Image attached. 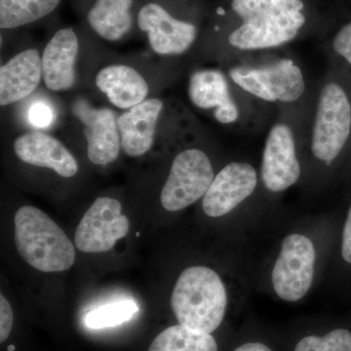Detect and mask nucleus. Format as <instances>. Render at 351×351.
<instances>
[{"mask_svg":"<svg viewBox=\"0 0 351 351\" xmlns=\"http://www.w3.org/2000/svg\"><path fill=\"white\" fill-rule=\"evenodd\" d=\"M232 7L243 23L228 41L240 50L282 45L294 39L306 23L302 0H232Z\"/></svg>","mask_w":351,"mask_h":351,"instance_id":"1","label":"nucleus"},{"mask_svg":"<svg viewBox=\"0 0 351 351\" xmlns=\"http://www.w3.org/2000/svg\"><path fill=\"white\" fill-rule=\"evenodd\" d=\"M171 306L180 325L211 334L225 318L228 306L225 285L209 267H188L175 284Z\"/></svg>","mask_w":351,"mask_h":351,"instance_id":"2","label":"nucleus"},{"mask_svg":"<svg viewBox=\"0 0 351 351\" xmlns=\"http://www.w3.org/2000/svg\"><path fill=\"white\" fill-rule=\"evenodd\" d=\"M14 239L21 257L39 271H66L75 262L73 242L38 208L21 207L14 216Z\"/></svg>","mask_w":351,"mask_h":351,"instance_id":"3","label":"nucleus"},{"mask_svg":"<svg viewBox=\"0 0 351 351\" xmlns=\"http://www.w3.org/2000/svg\"><path fill=\"white\" fill-rule=\"evenodd\" d=\"M351 130V105L345 90L328 83L321 90L311 140V151L318 160L330 163L339 156Z\"/></svg>","mask_w":351,"mask_h":351,"instance_id":"4","label":"nucleus"},{"mask_svg":"<svg viewBox=\"0 0 351 351\" xmlns=\"http://www.w3.org/2000/svg\"><path fill=\"white\" fill-rule=\"evenodd\" d=\"M215 178L209 156L199 149H184L175 156L160 193L164 209L178 212L203 198Z\"/></svg>","mask_w":351,"mask_h":351,"instance_id":"5","label":"nucleus"},{"mask_svg":"<svg viewBox=\"0 0 351 351\" xmlns=\"http://www.w3.org/2000/svg\"><path fill=\"white\" fill-rule=\"evenodd\" d=\"M136 25L145 34L149 47L159 56H178L191 49L198 29L178 19L157 0H142L136 8Z\"/></svg>","mask_w":351,"mask_h":351,"instance_id":"6","label":"nucleus"},{"mask_svg":"<svg viewBox=\"0 0 351 351\" xmlns=\"http://www.w3.org/2000/svg\"><path fill=\"white\" fill-rule=\"evenodd\" d=\"M315 260V248L308 237L295 233L283 240L271 274L278 298L295 302L307 294L313 281Z\"/></svg>","mask_w":351,"mask_h":351,"instance_id":"7","label":"nucleus"},{"mask_svg":"<svg viewBox=\"0 0 351 351\" xmlns=\"http://www.w3.org/2000/svg\"><path fill=\"white\" fill-rule=\"evenodd\" d=\"M230 76L241 89L263 101L292 103L306 89L301 69L291 60L263 68H233Z\"/></svg>","mask_w":351,"mask_h":351,"instance_id":"8","label":"nucleus"},{"mask_svg":"<svg viewBox=\"0 0 351 351\" xmlns=\"http://www.w3.org/2000/svg\"><path fill=\"white\" fill-rule=\"evenodd\" d=\"M130 223L122 213V205L115 198L101 196L94 201L80 219L75 244L83 253H104L112 250L117 240L123 239Z\"/></svg>","mask_w":351,"mask_h":351,"instance_id":"9","label":"nucleus"},{"mask_svg":"<svg viewBox=\"0 0 351 351\" xmlns=\"http://www.w3.org/2000/svg\"><path fill=\"white\" fill-rule=\"evenodd\" d=\"M73 112L82 124L90 162L98 166L114 162L121 149L119 117L114 110L93 107L88 101L80 100L76 101Z\"/></svg>","mask_w":351,"mask_h":351,"instance_id":"10","label":"nucleus"},{"mask_svg":"<svg viewBox=\"0 0 351 351\" xmlns=\"http://www.w3.org/2000/svg\"><path fill=\"white\" fill-rule=\"evenodd\" d=\"M300 176L301 166L295 154L293 132L286 124H276L270 129L263 149V184L271 193H282L294 186Z\"/></svg>","mask_w":351,"mask_h":351,"instance_id":"11","label":"nucleus"},{"mask_svg":"<svg viewBox=\"0 0 351 351\" xmlns=\"http://www.w3.org/2000/svg\"><path fill=\"white\" fill-rule=\"evenodd\" d=\"M257 184V171L250 164L228 163L203 196V211L211 218L226 216L255 191Z\"/></svg>","mask_w":351,"mask_h":351,"instance_id":"12","label":"nucleus"},{"mask_svg":"<svg viewBox=\"0 0 351 351\" xmlns=\"http://www.w3.org/2000/svg\"><path fill=\"white\" fill-rule=\"evenodd\" d=\"M80 47V38L71 27H60L45 44L41 62L44 85L49 91H69L75 86Z\"/></svg>","mask_w":351,"mask_h":351,"instance_id":"13","label":"nucleus"},{"mask_svg":"<svg viewBox=\"0 0 351 351\" xmlns=\"http://www.w3.org/2000/svg\"><path fill=\"white\" fill-rule=\"evenodd\" d=\"M13 151L22 162L47 168L63 178H73L80 166L73 154L54 136L41 131L21 134L13 143Z\"/></svg>","mask_w":351,"mask_h":351,"instance_id":"14","label":"nucleus"},{"mask_svg":"<svg viewBox=\"0 0 351 351\" xmlns=\"http://www.w3.org/2000/svg\"><path fill=\"white\" fill-rule=\"evenodd\" d=\"M163 110L161 99L149 98L119 115L121 149L127 156L140 157L151 151Z\"/></svg>","mask_w":351,"mask_h":351,"instance_id":"15","label":"nucleus"},{"mask_svg":"<svg viewBox=\"0 0 351 351\" xmlns=\"http://www.w3.org/2000/svg\"><path fill=\"white\" fill-rule=\"evenodd\" d=\"M43 80L41 54L27 48L11 57L0 68V105H13L34 93Z\"/></svg>","mask_w":351,"mask_h":351,"instance_id":"16","label":"nucleus"},{"mask_svg":"<svg viewBox=\"0 0 351 351\" xmlns=\"http://www.w3.org/2000/svg\"><path fill=\"white\" fill-rule=\"evenodd\" d=\"M189 100L201 110H213L219 123L232 124L239 117L226 76L217 69H200L189 78Z\"/></svg>","mask_w":351,"mask_h":351,"instance_id":"17","label":"nucleus"},{"mask_svg":"<svg viewBox=\"0 0 351 351\" xmlns=\"http://www.w3.org/2000/svg\"><path fill=\"white\" fill-rule=\"evenodd\" d=\"M95 85L119 110H128L149 98V84L134 66L112 64L95 76Z\"/></svg>","mask_w":351,"mask_h":351,"instance_id":"18","label":"nucleus"},{"mask_svg":"<svg viewBox=\"0 0 351 351\" xmlns=\"http://www.w3.org/2000/svg\"><path fill=\"white\" fill-rule=\"evenodd\" d=\"M135 0H86L85 22L99 38L117 43L130 34L136 25Z\"/></svg>","mask_w":351,"mask_h":351,"instance_id":"19","label":"nucleus"},{"mask_svg":"<svg viewBox=\"0 0 351 351\" xmlns=\"http://www.w3.org/2000/svg\"><path fill=\"white\" fill-rule=\"evenodd\" d=\"M62 0H0V29L13 31L45 19Z\"/></svg>","mask_w":351,"mask_h":351,"instance_id":"20","label":"nucleus"},{"mask_svg":"<svg viewBox=\"0 0 351 351\" xmlns=\"http://www.w3.org/2000/svg\"><path fill=\"white\" fill-rule=\"evenodd\" d=\"M149 351H218L211 335L176 325L161 332L152 341Z\"/></svg>","mask_w":351,"mask_h":351,"instance_id":"21","label":"nucleus"},{"mask_svg":"<svg viewBox=\"0 0 351 351\" xmlns=\"http://www.w3.org/2000/svg\"><path fill=\"white\" fill-rule=\"evenodd\" d=\"M138 311V304L128 300L112 302L88 313L85 323L91 329L114 327L130 320Z\"/></svg>","mask_w":351,"mask_h":351,"instance_id":"22","label":"nucleus"},{"mask_svg":"<svg viewBox=\"0 0 351 351\" xmlns=\"http://www.w3.org/2000/svg\"><path fill=\"white\" fill-rule=\"evenodd\" d=\"M295 351H351V332L339 328L323 337H306L298 343Z\"/></svg>","mask_w":351,"mask_h":351,"instance_id":"23","label":"nucleus"},{"mask_svg":"<svg viewBox=\"0 0 351 351\" xmlns=\"http://www.w3.org/2000/svg\"><path fill=\"white\" fill-rule=\"evenodd\" d=\"M27 119L34 127L41 129L47 128L53 123L54 113L47 104L38 101L29 108Z\"/></svg>","mask_w":351,"mask_h":351,"instance_id":"24","label":"nucleus"},{"mask_svg":"<svg viewBox=\"0 0 351 351\" xmlns=\"http://www.w3.org/2000/svg\"><path fill=\"white\" fill-rule=\"evenodd\" d=\"M332 47L351 66V22L339 29L332 41Z\"/></svg>","mask_w":351,"mask_h":351,"instance_id":"25","label":"nucleus"},{"mask_svg":"<svg viewBox=\"0 0 351 351\" xmlns=\"http://www.w3.org/2000/svg\"><path fill=\"white\" fill-rule=\"evenodd\" d=\"M13 327V311L10 302L0 295V343H4L10 336Z\"/></svg>","mask_w":351,"mask_h":351,"instance_id":"26","label":"nucleus"},{"mask_svg":"<svg viewBox=\"0 0 351 351\" xmlns=\"http://www.w3.org/2000/svg\"><path fill=\"white\" fill-rule=\"evenodd\" d=\"M341 256L346 263L351 265V206L348 210V217L343 230L341 239Z\"/></svg>","mask_w":351,"mask_h":351,"instance_id":"27","label":"nucleus"},{"mask_svg":"<svg viewBox=\"0 0 351 351\" xmlns=\"http://www.w3.org/2000/svg\"><path fill=\"white\" fill-rule=\"evenodd\" d=\"M233 351H272L269 346L261 343H247Z\"/></svg>","mask_w":351,"mask_h":351,"instance_id":"28","label":"nucleus"},{"mask_svg":"<svg viewBox=\"0 0 351 351\" xmlns=\"http://www.w3.org/2000/svg\"><path fill=\"white\" fill-rule=\"evenodd\" d=\"M8 350L9 351H14V350H15V346H9Z\"/></svg>","mask_w":351,"mask_h":351,"instance_id":"29","label":"nucleus"}]
</instances>
